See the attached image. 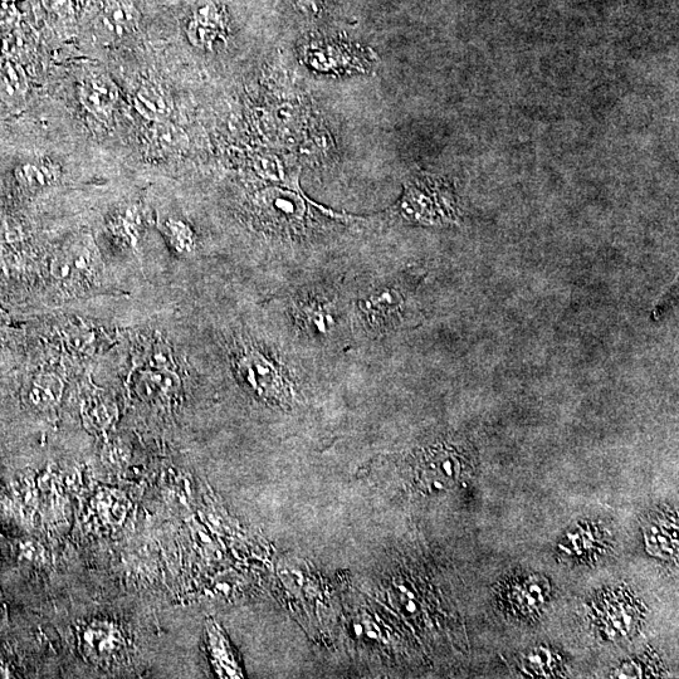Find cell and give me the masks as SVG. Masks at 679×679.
Returning <instances> with one entry per match:
<instances>
[{
    "label": "cell",
    "mask_w": 679,
    "mask_h": 679,
    "mask_svg": "<svg viewBox=\"0 0 679 679\" xmlns=\"http://www.w3.org/2000/svg\"><path fill=\"white\" fill-rule=\"evenodd\" d=\"M395 212L409 223L446 226L457 219L456 198L443 179L420 174L405 184Z\"/></svg>",
    "instance_id": "1"
},
{
    "label": "cell",
    "mask_w": 679,
    "mask_h": 679,
    "mask_svg": "<svg viewBox=\"0 0 679 679\" xmlns=\"http://www.w3.org/2000/svg\"><path fill=\"white\" fill-rule=\"evenodd\" d=\"M237 371L243 383L258 397L281 402L288 397V392L291 393L285 371L260 349L244 351L237 360Z\"/></svg>",
    "instance_id": "2"
},
{
    "label": "cell",
    "mask_w": 679,
    "mask_h": 679,
    "mask_svg": "<svg viewBox=\"0 0 679 679\" xmlns=\"http://www.w3.org/2000/svg\"><path fill=\"white\" fill-rule=\"evenodd\" d=\"M405 293L397 285L371 287L360 296L358 309L361 320L376 332L389 331L402 320Z\"/></svg>",
    "instance_id": "3"
},
{
    "label": "cell",
    "mask_w": 679,
    "mask_h": 679,
    "mask_svg": "<svg viewBox=\"0 0 679 679\" xmlns=\"http://www.w3.org/2000/svg\"><path fill=\"white\" fill-rule=\"evenodd\" d=\"M80 639L87 658L102 666L116 663L124 656L126 642L114 625L99 622L86 625Z\"/></svg>",
    "instance_id": "4"
},
{
    "label": "cell",
    "mask_w": 679,
    "mask_h": 679,
    "mask_svg": "<svg viewBox=\"0 0 679 679\" xmlns=\"http://www.w3.org/2000/svg\"><path fill=\"white\" fill-rule=\"evenodd\" d=\"M119 99L115 83L105 75L86 77L78 86V100L83 109L100 121H109Z\"/></svg>",
    "instance_id": "5"
},
{
    "label": "cell",
    "mask_w": 679,
    "mask_h": 679,
    "mask_svg": "<svg viewBox=\"0 0 679 679\" xmlns=\"http://www.w3.org/2000/svg\"><path fill=\"white\" fill-rule=\"evenodd\" d=\"M188 38L195 47L213 50L226 36V21L216 4L208 3L193 14L188 24Z\"/></svg>",
    "instance_id": "6"
},
{
    "label": "cell",
    "mask_w": 679,
    "mask_h": 679,
    "mask_svg": "<svg viewBox=\"0 0 679 679\" xmlns=\"http://www.w3.org/2000/svg\"><path fill=\"white\" fill-rule=\"evenodd\" d=\"M136 26H138V11L133 4L125 0H116L101 13L97 31L106 41H117V39L129 36Z\"/></svg>",
    "instance_id": "7"
},
{
    "label": "cell",
    "mask_w": 679,
    "mask_h": 679,
    "mask_svg": "<svg viewBox=\"0 0 679 679\" xmlns=\"http://www.w3.org/2000/svg\"><path fill=\"white\" fill-rule=\"evenodd\" d=\"M459 467L458 457L446 447L429 448L422 458L424 480L441 490L456 481Z\"/></svg>",
    "instance_id": "8"
},
{
    "label": "cell",
    "mask_w": 679,
    "mask_h": 679,
    "mask_svg": "<svg viewBox=\"0 0 679 679\" xmlns=\"http://www.w3.org/2000/svg\"><path fill=\"white\" fill-rule=\"evenodd\" d=\"M332 309L334 307H332L330 302H321L319 300L296 302L295 317L297 325L307 335L316 337L329 335L336 324Z\"/></svg>",
    "instance_id": "9"
},
{
    "label": "cell",
    "mask_w": 679,
    "mask_h": 679,
    "mask_svg": "<svg viewBox=\"0 0 679 679\" xmlns=\"http://www.w3.org/2000/svg\"><path fill=\"white\" fill-rule=\"evenodd\" d=\"M136 111L150 122L168 120L172 112V101L166 91L153 81H144L134 96Z\"/></svg>",
    "instance_id": "10"
},
{
    "label": "cell",
    "mask_w": 679,
    "mask_h": 679,
    "mask_svg": "<svg viewBox=\"0 0 679 679\" xmlns=\"http://www.w3.org/2000/svg\"><path fill=\"white\" fill-rule=\"evenodd\" d=\"M146 154L154 159L170 158L183 146V135L168 120L151 122L145 136Z\"/></svg>",
    "instance_id": "11"
},
{
    "label": "cell",
    "mask_w": 679,
    "mask_h": 679,
    "mask_svg": "<svg viewBox=\"0 0 679 679\" xmlns=\"http://www.w3.org/2000/svg\"><path fill=\"white\" fill-rule=\"evenodd\" d=\"M65 384L56 374H42L33 381L29 399L37 408L48 409L55 407L62 398Z\"/></svg>",
    "instance_id": "12"
},
{
    "label": "cell",
    "mask_w": 679,
    "mask_h": 679,
    "mask_svg": "<svg viewBox=\"0 0 679 679\" xmlns=\"http://www.w3.org/2000/svg\"><path fill=\"white\" fill-rule=\"evenodd\" d=\"M68 266L71 267L73 277L80 278L89 275L96 263V248L91 239L82 238L72 243L61 253Z\"/></svg>",
    "instance_id": "13"
},
{
    "label": "cell",
    "mask_w": 679,
    "mask_h": 679,
    "mask_svg": "<svg viewBox=\"0 0 679 679\" xmlns=\"http://www.w3.org/2000/svg\"><path fill=\"white\" fill-rule=\"evenodd\" d=\"M267 216L273 223H292L301 218L302 205L293 195L280 192L267 194Z\"/></svg>",
    "instance_id": "14"
},
{
    "label": "cell",
    "mask_w": 679,
    "mask_h": 679,
    "mask_svg": "<svg viewBox=\"0 0 679 679\" xmlns=\"http://www.w3.org/2000/svg\"><path fill=\"white\" fill-rule=\"evenodd\" d=\"M165 229L166 236L178 252L189 253L193 251L195 247L194 233L187 223L178 221V219H170L166 222Z\"/></svg>",
    "instance_id": "15"
},
{
    "label": "cell",
    "mask_w": 679,
    "mask_h": 679,
    "mask_svg": "<svg viewBox=\"0 0 679 679\" xmlns=\"http://www.w3.org/2000/svg\"><path fill=\"white\" fill-rule=\"evenodd\" d=\"M143 376L149 381L151 387L156 390V393L170 397V395L179 392L180 378L174 370L150 369L146 370Z\"/></svg>",
    "instance_id": "16"
},
{
    "label": "cell",
    "mask_w": 679,
    "mask_h": 679,
    "mask_svg": "<svg viewBox=\"0 0 679 679\" xmlns=\"http://www.w3.org/2000/svg\"><path fill=\"white\" fill-rule=\"evenodd\" d=\"M61 177V169L56 163H39L29 168L28 180L33 187L45 188L56 183Z\"/></svg>",
    "instance_id": "17"
},
{
    "label": "cell",
    "mask_w": 679,
    "mask_h": 679,
    "mask_svg": "<svg viewBox=\"0 0 679 679\" xmlns=\"http://www.w3.org/2000/svg\"><path fill=\"white\" fill-rule=\"evenodd\" d=\"M77 0H43V4L57 17H68L75 12Z\"/></svg>",
    "instance_id": "18"
},
{
    "label": "cell",
    "mask_w": 679,
    "mask_h": 679,
    "mask_svg": "<svg viewBox=\"0 0 679 679\" xmlns=\"http://www.w3.org/2000/svg\"><path fill=\"white\" fill-rule=\"evenodd\" d=\"M150 369L173 370L174 363L172 356L163 349L155 351V354L150 359Z\"/></svg>",
    "instance_id": "19"
},
{
    "label": "cell",
    "mask_w": 679,
    "mask_h": 679,
    "mask_svg": "<svg viewBox=\"0 0 679 679\" xmlns=\"http://www.w3.org/2000/svg\"><path fill=\"white\" fill-rule=\"evenodd\" d=\"M301 11L317 14L320 12L322 0H297Z\"/></svg>",
    "instance_id": "20"
},
{
    "label": "cell",
    "mask_w": 679,
    "mask_h": 679,
    "mask_svg": "<svg viewBox=\"0 0 679 679\" xmlns=\"http://www.w3.org/2000/svg\"><path fill=\"white\" fill-rule=\"evenodd\" d=\"M3 2H17V0H3Z\"/></svg>",
    "instance_id": "21"
}]
</instances>
